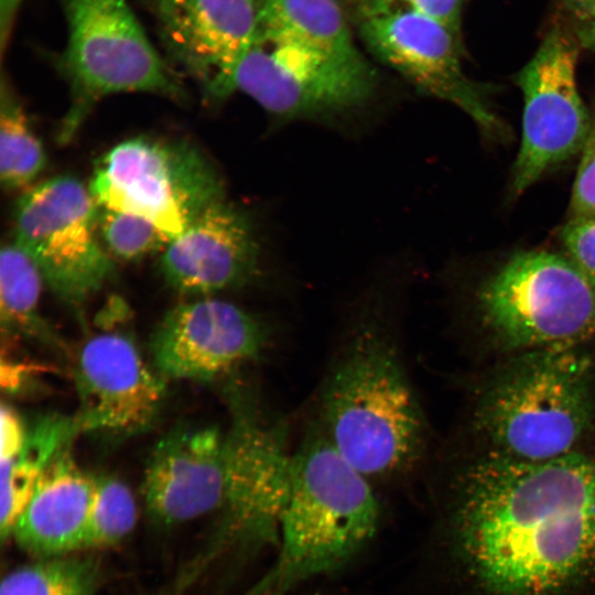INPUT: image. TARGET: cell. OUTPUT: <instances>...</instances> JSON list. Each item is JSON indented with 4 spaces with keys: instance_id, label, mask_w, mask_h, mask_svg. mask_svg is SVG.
I'll return each mask as SVG.
<instances>
[{
    "instance_id": "cell-1",
    "label": "cell",
    "mask_w": 595,
    "mask_h": 595,
    "mask_svg": "<svg viewBox=\"0 0 595 595\" xmlns=\"http://www.w3.org/2000/svg\"><path fill=\"white\" fill-rule=\"evenodd\" d=\"M414 577L419 595H595V454L464 465L432 508Z\"/></svg>"
},
{
    "instance_id": "cell-2",
    "label": "cell",
    "mask_w": 595,
    "mask_h": 595,
    "mask_svg": "<svg viewBox=\"0 0 595 595\" xmlns=\"http://www.w3.org/2000/svg\"><path fill=\"white\" fill-rule=\"evenodd\" d=\"M325 433L374 486L421 463L425 416L388 324L366 315L349 329L323 385Z\"/></svg>"
},
{
    "instance_id": "cell-3",
    "label": "cell",
    "mask_w": 595,
    "mask_h": 595,
    "mask_svg": "<svg viewBox=\"0 0 595 595\" xmlns=\"http://www.w3.org/2000/svg\"><path fill=\"white\" fill-rule=\"evenodd\" d=\"M382 521L375 486L325 431L311 432L292 454L272 564L247 595H293L343 573L370 550Z\"/></svg>"
},
{
    "instance_id": "cell-4",
    "label": "cell",
    "mask_w": 595,
    "mask_h": 595,
    "mask_svg": "<svg viewBox=\"0 0 595 595\" xmlns=\"http://www.w3.org/2000/svg\"><path fill=\"white\" fill-rule=\"evenodd\" d=\"M577 346L515 354L484 382L474 409L490 452L521 461L574 453L595 422V377Z\"/></svg>"
},
{
    "instance_id": "cell-5",
    "label": "cell",
    "mask_w": 595,
    "mask_h": 595,
    "mask_svg": "<svg viewBox=\"0 0 595 595\" xmlns=\"http://www.w3.org/2000/svg\"><path fill=\"white\" fill-rule=\"evenodd\" d=\"M477 310L504 350L574 347L595 336V282L567 256L520 251L480 284Z\"/></svg>"
},
{
    "instance_id": "cell-6",
    "label": "cell",
    "mask_w": 595,
    "mask_h": 595,
    "mask_svg": "<svg viewBox=\"0 0 595 595\" xmlns=\"http://www.w3.org/2000/svg\"><path fill=\"white\" fill-rule=\"evenodd\" d=\"M64 10L68 39L57 66L69 85L71 105L58 129L61 143L69 142L110 94L183 96L126 0H64Z\"/></svg>"
},
{
    "instance_id": "cell-7",
    "label": "cell",
    "mask_w": 595,
    "mask_h": 595,
    "mask_svg": "<svg viewBox=\"0 0 595 595\" xmlns=\"http://www.w3.org/2000/svg\"><path fill=\"white\" fill-rule=\"evenodd\" d=\"M88 187L99 207L143 217L172 238L225 199L215 166L183 139L122 141L98 160Z\"/></svg>"
},
{
    "instance_id": "cell-8",
    "label": "cell",
    "mask_w": 595,
    "mask_h": 595,
    "mask_svg": "<svg viewBox=\"0 0 595 595\" xmlns=\"http://www.w3.org/2000/svg\"><path fill=\"white\" fill-rule=\"evenodd\" d=\"M286 425L270 419L255 398L234 399L224 436L226 494L221 542L245 555L275 551L291 486Z\"/></svg>"
},
{
    "instance_id": "cell-9",
    "label": "cell",
    "mask_w": 595,
    "mask_h": 595,
    "mask_svg": "<svg viewBox=\"0 0 595 595\" xmlns=\"http://www.w3.org/2000/svg\"><path fill=\"white\" fill-rule=\"evenodd\" d=\"M376 86V72L360 53H331L259 31L230 84L231 94L241 91L282 119L361 107Z\"/></svg>"
},
{
    "instance_id": "cell-10",
    "label": "cell",
    "mask_w": 595,
    "mask_h": 595,
    "mask_svg": "<svg viewBox=\"0 0 595 595\" xmlns=\"http://www.w3.org/2000/svg\"><path fill=\"white\" fill-rule=\"evenodd\" d=\"M98 210L89 187L67 175L26 190L15 206L14 241L69 304L86 301L113 272L98 238Z\"/></svg>"
},
{
    "instance_id": "cell-11",
    "label": "cell",
    "mask_w": 595,
    "mask_h": 595,
    "mask_svg": "<svg viewBox=\"0 0 595 595\" xmlns=\"http://www.w3.org/2000/svg\"><path fill=\"white\" fill-rule=\"evenodd\" d=\"M580 48L566 24L555 23L517 75L524 107L521 145L511 176L516 196L584 147L592 118L576 85Z\"/></svg>"
},
{
    "instance_id": "cell-12",
    "label": "cell",
    "mask_w": 595,
    "mask_h": 595,
    "mask_svg": "<svg viewBox=\"0 0 595 595\" xmlns=\"http://www.w3.org/2000/svg\"><path fill=\"white\" fill-rule=\"evenodd\" d=\"M360 36L369 51L422 93L454 104L485 133L504 140L509 129L493 108L490 91L466 76L459 35L405 8L365 14Z\"/></svg>"
},
{
    "instance_id": "cell-13",
    "label": "cell",
    "mask_w": 595,
    "mask_h": 595,
    "mask_svg": "<svg viewBox=\"0 0 595 595\" xmlns=\"http://www.w3.org/2000/svg\"><path fill=\"white\" fill-rule=\"evenodd\" d=\"M270 334L258 316L207 298L169 311L152 335L151 354L161 375L205 381L259 357Z\"/></svg>"
},
{
    "instance_id": "cell-14",
    "label": "cell",
    "mask_w": 595,
    "mask_h": 595,
    "mask_svg": "<svg viewBox=\"0 0 595 595\" xmlns=\"http://www.w3.org/2000/svg\"><path fill=\"white\" fill-rule=\"evenodd\" d=\"M169 55L214 99L231 94V77L258 35L257 0H155Z\"/></svg>"
},
{
    "instance_id": "cell-15",
    "label": "cell",
    "mask_w": 595,
    "mask_h": 595,
    "mask_svg": "<svg viewBox=\"0 0 595 595\" xmlns=\"http://www.w3.org/2000/svg\"><path fill=\"white\" fill-rule=\"evenodd\" d=\"M78 432L133 433L154 419L164 385L142 359L134 342L105 331L82 346L75 365Z\"/></svg>"
},
{
    "instance_id": "cell-16",
    "label": "cell",
    "mask_w": 595,
    "mask_h": 595,
    "mask_svg": "<svg viewBox=\"0 0 595 595\" xmlns=\"http://www.w3.org/2000/svg\"><path fill=\"white\" fill-rule=\"evenodd\" d=\"M259 261L249 217L224 199L206 208L166 245L160 268L175 290L210 294L253 279Z\"/></svg>"
},
{
    "instance_id": "cell-17",
    "label": "cell",
    "mask_w": 595,
    "mask_h": 595,
    "mask_svg": "<svg viewBox=\"0 0 595 595\" xmlns=\"http://www.w3.org/2000/svg\"><path fill=\"white\" fill-rule=\"evenodd\" d=\"M226 494L224 436L217 429H178L155 445L145 469L144 501L161 524L221 511Z\"/></svg>"
},
{
    "instance_id": "cell-18",
    "label": "cell",
    "mask_w": 595,
    "mask_h": 595,
    "mask_svg": "<svg viewBox=\"0 0 595 595\" xmlns=\"http://www.w3.org/2000/svg\"><path fill=\"white\" fill-rule=\"evenodd\" d=\"M94 478L62 448L42 473L11 537L40 556L85 548Z\"/></svg>"
},
{
    "instance_id": "cell-19",
    "label": "cell",
    "mask_w": 595,
    "mask_h": 595,
    "mask_svg": "<svg viewBox=\"0 0 595 595\" xmlns=\"http://www.w3.org/2000/svg\"><path fill=\"white\" fill-rule=\"evenodd\" d=\"M78 433L74 419L48 415L26 432L20 453L1 463L0 532L10 538L52 458Z\"/></svg>"
},
{
    "instance_id": "cell-20",
    "label": "cell",
    "mask_w": 595,
    "mask_h": 595,
    "mask_svg": "<svg viewBox=\"0 0 595 595\" xmlns=\"http://www.w3.org/2000/svg\"><path fill=\"white\" fill-rule=\"evenodd\" d=\"M258 31L343 55L359 51L337 0H257Z\"/></svg>"
},
{
    "instance_id": "cell-21",
    "label": "cell",
    "mask_w": 595,
    "mask_h": 595,
    "mask_svg": "<svg viewBox=\"0 0 595 595\" xmlns=\"http://www.w3.org/2000/svg\"><path fill=\"white\" fill-rule=\"evenodd\" d=\"M45 153L29 119L2 79L0 107V178L8 191L24 190L45 166Z\"/></svg>"
},
{
    "instance_id": "cell-22",
    "label": "cell",
    "mask_w": 595,
    "mask_h": 595,
    "mask_svg": "<svg viewBox=\"0 0 595 595\" xmlns=\"http://www.w3.org/2000/svg\"><path fill=\"white\" fill-rule=\"evenodd\" d=\"M97 580L94 560L51 556L8 573L0 595H95Z\"/></svg>"
},
{
    "instance_id": "cell-23",
    "label": "cell",
    "mask_w": 595,
    "mask_h": 595,
    "mask_svg": "<svg viewBox=\"0 0 595 595\" xmlns=\"http://www.w3.org/2000/svg\"><path fill=\"white\" fill-rule=\"evenodd\" d=\"M44 281L33 259L14 240L0 255V313L2 325L37 329V306Z\"/></svg>"
},
{
    "instance_id": "cell-24",
    "label": "cell",
    "mask_w": 595,
    "mask_h": 595,
    "mask_svg": "<svg viewBox=\"0 0 595 595\" xmlns=\"http://www.w3.org/2000/svg\"><path fill=\"white\" fill-rule=\"evenodd\" d=\"M137 505L129 487L121 480L94 478L85 548H101L123 539L136 524Z\"/></svg>"
},
{
    "instance_id": "cell-25",
    "label": "cell",
    "mask_w": 595,
    "mask_h": 595,
    "mask_svg": "<svg viewBox=\"0 0 595 595\" xmlns=\"http://www.w3.org/2000/svg\"><path fill=\"white\" fill-rule=\"evenodd\" d=\"M98 231L106 249L122 260L162 251L173 239L143 217L102 207L98 210Z\"/></svg>"
},
{
    "instance_id": "cell-26",
    "label": "cell",
    "mask_w": 595,
    "mask_h": 595,
    "mask_svg": "<svg viewBox=\"0 0 595 595\" xmlns=\"http://www.w3.org/2000/svg\"><path fill=\"white\" fill-rule=\"evenodd\" d=\"M566 256L595 282V215L571 216L561 230Z\"/></svg>"
},
{
    "instance_id": "cell-27",
    "label": "cell",
    "mask_w": 595,
    "mask_h": 595,
    "mask_svg": "<svg viewBox=\"0 0 595 595\" xmlns=\"http://www.w3.org/2000/svg\"><path fill=\"white\" fill-rule=\"evenodd\" d=\"M464 0H368L365 2V14L377 13L396 8L397 4L405 6L429 18H432L456 35L461 30V12Z\"/></svg>"
},
{
    "instance_id": "cell-28",
    "label": "cell",
    "mask_w": 595,
    "mask_h": 595,
    "mask_svg": "<svg viewBox=\"0 0 595 595\" xmlns=\"http://www.w3.org/2000/svg\"><path fill=\"white\" fill-rule=\"evenodd\" d=\"M572 216L595 215V115L582 149V158L574 181Z\"/></svg>"
},
{
    "instance_id": "cell-29",
    "label": "cell",
    "mask_w": 595,
    "mask_h": 595,
    "mask_svg": "<svg viewBox=\"0 0 595 595\" xmlns=\"http://www.w3.org/2000/svg\"><path fill=\"white\" fill-rule=\"evenodd\" d=\"M563 8L580 45L595 50V0H563Z\"/></svg>"
},
{
    "instance_id": "cell-30",
    "label": "cell",
    "mask_w": 595,
    "mask_h": 595,
    "mask_svg": "<svg viewBox=\"0 0 595 595\" xmlns=\"http://www.w3.org/2000/svg\"><path fill=\"white\" fill-rule=\"evenodd\" d=\"M0 424V462H6L20 453L26 432L18 413L7 404L1 405Z\"/></svg>"
},
{
    "instance_id": "cell-31",
    "label": "cell",
    "mask_w": 595,
    "mask_h": 595,
    "mask_svg": "<svg viewBox=\"0 0 595 595\" xmlns=\"http://www.w3.org/2000/svg\"><path fill=\"white\" fill-rule=\"evenodd\" d=\"M22 1L23 0H0V42L2 53L9 44Z\"/></svg>"
},
{
    "instance_id": "cell-32",
    "label": "cell",
    "mask_w": 595,
    "mask_h": 595,
    "mask_svg": "<svg viewBox=\"0 0 595 595\" xmlns=\"http://www.w3.org/2000/svg\"><path fill=\"white\" fill-rule=\"evenodd\" d=\"M314 586L315 585L304 588L293 595H344L332 591L315 588Z\"/></svg>"
},
{
    "instance_id": "cell-33",
    "label": "cell",
    "mask_w": 595,
    "mask_h": 595,
    "mask_svg": "<svg viewBox=\"0 0 595 595\" xmlns=\"http://www.w3.org/2000/svg\"><path fill=\"white\" fill-rule=\"evenodd\" d=\"M368 1V0H365V2Z\"/></svg>"
}]
</instances>
